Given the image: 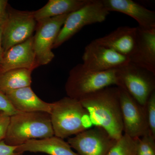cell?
Returning a JSON list of instances; mask_svg holds the SVG:
<instances>
[{"instance_id": "1", "label": "cell", "mask_w": 155, "mask_h": 155, "mask_svg": "<svg viewBox=\"0 0 155 155\" xmlns=\"http://www.w3.org/2000/svg\"><path fill=\"white\" fill-rule=\"evenodd\" d=\"M93 125L104 128L114 139L123 135V124L118 87L109 86L80 100Z\"/></svg>"}, {"instance_id": "2", "label": "cell", "mask_w": 155, "mask_h": 155, "mask_svg": "<svg viewBox=\"0 0 155 155\" xmlns=\"http://www.w3.org/2000/svg\"><path fill=\"white\" fill-rule=\"evenodd\" d=\"M54 136L50 114L42 112H20L10 116L4 141L8 145L18 147L30 140Z\"/></svg>"}, {"instance_id": "3", "label": "cell", "mask_w": 155, "mask_h": 155, "mask_svg": "<svg viewBox=\"0 0 155 155\" xmlns=\"http://www.w3.org/2000/svg\"><path fill=\"white\" fill-rule=\"evenodd\" d=\"M53 103L50 115L55 136L64 139L93 126L80 101L66 97Z\"/></svg>"}, {"instance_id": "4", "label": "cell", "mask_w": 155, "mask_h": 155, "mask_svg": "<svg viewBox=\"0 0 155 155\" xmlns=\"http://www.w3.org/2000/svg\"><path fill=\"white\" fill-rule=\"evenodd\" d=\"M113 85L120 86L116 69L93 72L85 69L80 64L69 72L65 90L67 97L80 101L87 95Z\"/></svg>"}, {"instance_id": "5", "label": "cell", "mask_w": 155, "mask_h": 155, "mask_svg": "<svg viewBox=\"0 0 155 155\" xmlns=\"http://www.w3.org/2000/svg\"><path fill=\"white\" fill-rule=\"evenodd\" d=\"M109 14L102 0H89L85 5L68 15L53 48L59 47L86 25L104 22Z\"/></svg>"}, {"instance_id": "6", "label": "cell", "mask_w": 155, "mask_h": 155, "mask_svg": "<svg viewBox=\"0 0 155 155\" xmlns=\"http://www.w3.org/2000/svg\"><path fill=\"white\" fill-rule=\"evenodd\" d=\"M120 86L141 105L145 107L155 91V74L129 62L116 69Z\"/></svg>"}, {"instance_id": "7", "label": "cell", "mask_w": 155, "mask_h": 155, "mask_svg": "<svg viewBox=\"0 0 155 155\" xmlns=\"http://www.w3.org/2000/svg\"><path fill=\"white\" fill-rule=\"evenodd\" d=\"M8 19L2 26L4 52L32 37L37 25L33 11H18L8 7Z\"/></svg>"}, {"instance_id": "8", "label": "cell", "mask_w": 155, "mask_h": 155, "mask_svg": "<svg viewBox=\"0 0 155 155\" xmlns=\"http://www.w3.org/2000/svg\"><path fill=\"white\" fill-rule=\"evenodd\" d=\"M69 14H64L37 22L33 37V48L39 67L51 62L54 55L52 49L60 30Z\"/></svg>"}, {"instance_id": "9", "label": "cell", "mask_w": 155, "mask_h": 155, "mask_svg": "<svg viewBox=\"0 0 155 155\" xmlns=\"http://www.w3.org/2000/svg\"><path fill=\"white\" fill-rule=\"evenodd\" d=\"M118 87L124 134L136 139L150 133L146 107L137 102L125 89Z\"/></svg>"}, {"instance_id": "10", "label": "cell", "mask_w": 155, "mask_h": 155, "mask_svg": "<svg viewBox=\"0 0 155 155\" xmlns=\"http://www.w3.org/2000/svg\"><path fill=\"white\" fill-rule=\"evenodd\" d=\"M116 140L104 128L94 126L69 137L67 142L79 155H107Z\"/></svg>"}, {"instance_id": "11", "label": "cell", "mask_w": 155, "mask_h": 155, "mask_svg": "<svg viewBox=\"0 0 155 155\" xmlns=\"http://www.w3.org/2000/svg\"><path fill=\"white\" fill-rule=\"evenodd\" d=\"M85 69L101 72L118 69L130 62L127 57L94 40L86 46L82 56Z\"/></svg>"}, {"instance_id": "12", "label": "cell", "mask_w": 155, "mask_h": 155, "mask_svg": "<svg viewBox=\"0 0 155 155\" xmlns=\"http://www.w3.org/2000/svg\"><path fill=\"white\" fill-rule=\"evenodd\" d=\"M130 63L155 74V27H137V37Z\"/></svg>"}, {"instance_id": "13", "label": "cell", "mask_w": 155, "mask_h": 155, "mask_svg": "<svg viewBox=\"0 0 155 155\" xmlns=\"http://www.w3.org/2000/svg\"><path fill=\"white\" fill-rule=\"evenodd\" d=\"M38 67L34 50L32 36L4 52L0 66V73L17 69L33 71Z\"/></svg>"}, {"instance_id": "14", "label": "cell", "mask_w": 155, "mask_h": 155, "mask_svg": "<svg viewBox=\"0 0 155 155\" xmlns=\"http://www.w3.org/2000/svg\"><path fill=\"white\" fill-rule=\"evenodd\" d=\"M109 12L116 11L128 15L138 22L141 28L155 27V12L131 0H102Z\"/></svg>"}, {"instance_id": "15", "label": "cell", "mask_w": 155, "mask_h": 155, "mask_svg": "<svg viewBox=\"0 0 155 155\" xmlns=\"http://www.w3.org/2000/svg\"><path fill=\"white\" fill-rule=\"evenodd\" d=\"M5 94L13 107L19 112H42L50 114L51 113L53 103L41 99L30 86L11 91Z\"/></svg>"}, {"instance_id": "16", "label": "cell", "mask_w": 155, "mask_h": 155, "mask_svg": "<svg viewBox=\"0 0 155 155\" xmlns=\"http://www.w3.org/2000/svg\"><path fill=\"white\" fill-rule=\"evenodd\" d=\"M136 37L137 27L121 26L107 35L95 41L129 59L134 49Z\"/></svg>"}, {"instance_id": "17", "label": "cell", "mask_w": 155, "mask_h": 155, "mask_svg": "<svg viewBox=\"0 0 155 155\" xmlns=\"http://www.w3.org/2000/svg\"><path fill=\"white\" fill-rule=\"evenodd\" d=\"M43 153L49 155H79L74 152L67 142L54 136L41 139H32L17 147L15 152Z\"/></svg>"}, {"instance_id": "18", "label": "cell", "mask_w": 155, "mask_h": 155, "mask_svg": "<svg viewBox=\"0 0 155 155\" xmlns=\"http://www.w3.org/2000/svg\"><path fill=\"white\" fill-rule=\"evenodd\" d=\"M89 0H49L46 5L33 11L37 22L64 14H69L82 8Z\"/></svg>"}, {"instance_id": "19", "label": "cell", "mask_w": 155, "mask_h": 155, "mask_svg": "<svg viewBox=\"0 0 155 155\" xmlns=\"http://www.w3.org/2000/svg\"><path fill=\"white\" fill-rule=\"evenodd\" d=\"M32 72L29 69H17L0 73V91L5 94L11 91L30 87Z\"/></svg>"}, {"instance_id": "20", "label": "cell", "mask_w": 155, "mask_h": 155, "mask_svg": "<svg viewBox=\"0 0 155 155\" xmlns=\"http://www.w3.org/2000/svg\"><path fill=\"white\" fill-rule=\"evenodd\" d=\"M107 155H137L136 139L123 134L116 140Z\"/></svg>"}, {"instance_id": "21", "label": "cell", "mask_w": 155, "mask_h": 155, "mask_svg": "<svg viewBox=\"0 0 155 155\" xmlns=\"http://www.w3.org/2000/svg\"><path fill=\"white\" fill-rule=\"evenodd\" d=\"M136 140L137 153L155 152V137L150 133L136 138Z\"/></svg>"}, {"instance_id": "22", "label": "cell", "mask_w": 155, "mask_h": 155, "mask_svg": "<svg viewBox=\"0 0 155 155\" xmlns=\"http://www.w3.org/2000/svg\"><path fill=\"white\" fill-rule=\"evenodd\" d=\"M145 107L150 133L155 137V91L150 96Z\"/></svg>"}, {"instance_id": "23", "label": "cell", "mask_w": 155, "mask_h": 155, "mask_svg": "<svg viewBox=\"0 0 155 155\" xmlns=\"http://www.w3.org/2000/svg\"><path fill=\"white\" fill-rule=\"evenodd\" d=\"M0 112L9 116L20 113L11 104L5 95L0 91Z\"/></svg>"}, {"instance_id": "24", "label": "cell", "mask_w": 155, "mask_h": 155, "mask_svg": "<svg viewBox=\"0 0 155 155\" xmlns=\"http://www.w3.org/2000/svg\"><path fill=\"white\" fill-rule=\"evenodd\" d=\"M10 116L2 113L0 118V141L4 140L10 122Z\"/></svg>"}, {"instance_id": "25", "label": "cell", "mask_w": 155, "mask_h": 155, "mask_svg": "<svg viewBox=\"0 0 155 155\" xmlns=\"http://www.w3.org/2000/svg\"><path fill=\"white\" fill-rule=\"evenodd\" d=\"M8 1L0 0V26L5 25L8 17Z\"/></svg>"}, {"instance_id": "26", "label": "cell", "mask_w": 155, "mask_h": 155, "mask_svg": "<svg viewBox=\"0 0 155 155\" xmlns=\"http://www.w3.org/2000/svg\"><path fill=\"white\" fill-rule=\"evenodd\" d=\"M17 147L6 144L4 140L0 141V155H14Z\"/></svg>"}, {"instance_id": "27", "label": "cell", "mask_w": 155, "mask_h": 155, "mask_svg": "<svg viewBox=\"0 0 155 155\" xmlns=\"http://www.w3.org/2000/svg\"><path fill=\"white\" fill-rule=\"evenodd\" d=\"M4 51L2 46V27L0 26V66L2 64Z\"/></svg>"}, {"instance_id": "28", "label": "cell", "mask_w": 155, "mask_h": 155, "mask_svg": "<svg viewBox=\"0 0 155 155\" xmlns=\"http://www.w3.org/2000/svg\"><path fill=\"white\" fill-rule=\"evenodd\" d=\"M137 155H155V152L147 153H137Z\"/></svg>"}, {"instance_id": "29", "label": "cell", "mask_w": 155, "mask_h": 155, "mask_svg": "<svg viewBox=\"0 0 155 155\" xmlns=\"http://www.w3.org/2000/svg\"><path fill=\"white\" fill-rule=\"evenodd\" d=\"M14 155H23L22 153H15Z\"/></svg>"}, {"instance_id": "30", "label": "cell", "mask_w": 155, "mask_h": 155, "mask_svg": "<svg viewBox=\"0 0 155 155\" xmlns=\"http://www.w3.org/2000/svg\"><path fill=\"white\" fill-rule=\"evenodd\" d=\"M2 112H0V118H1V116H2Z\"/></svg>"}]
</instances>
